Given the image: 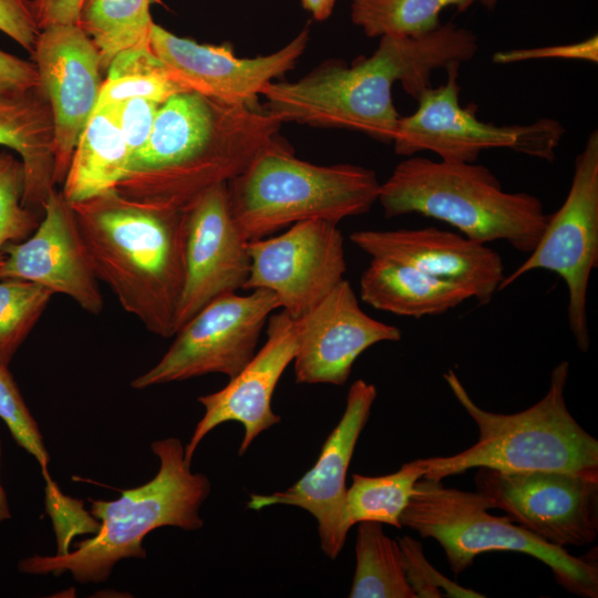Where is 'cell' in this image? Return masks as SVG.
Instances as JSON below:
<instances>
[{"label":"cell","instance_id":"1","mask_svg":"<svg viewBox=\"0 0 598 598\" xmlns=\"http://www.w3.org/2000/svg\"><path fill=\"white\" fill-rule=\"evenodd\" d=\"M476 37L453 23L417 38L383 35L370 56L351 65L331 59L295 82H270L262 107L282 123L357 131L392 143L400 114L392 87L400 82L417 100L436 69L461 65L477 51Z\"/></svg>","mask_w":598,"mask_h":598},{"label":"cell","instance_id":"2","mask_svg":"<svg viewBox=\"0 0 598 598\" xmlns=\"http://www.w3.org/2000/svg\"><path fill=\"white\" fill-rule=\"evenodd\" d=\"M282 124L261 105L227 104L190 91L174 94L161 104L148 140L132 155L116 190L185 209L278 142Z\"/></svg>","mask_w":598,"mask_h":598},{"label":"cell","instance_id":"3","mask_svg":"<svg viewBox=\"0 0 598 598\" xmlns=\"http://www.w3.org/2000/svg\"><path fill=\"white\" fill-rule=\"evenodd\" d=\"M92 268L152 333H176L184 283L185 209L116 189L70 204Z\"/></svg>","mask_w":598,"mask_h":598},{"label":"cell","instance_id":"4","mask_svg":"<svg viewBox=\"0 0 598 598\" xmlns=\"http://www.w3.org/2000/svg\"><path fill=\"white\" fill-rule=\"evenodd\" d=\"M152 451L159 468L151 481L121 491L113 501L90 499V514L100 522L92 538L78 542L76 549L65 554L21 559L19 570L41 576L69 571L79 582H102L120 560L144 559L143 540L156 528L199 529L204 525L199 508L210 493L209 478L192 472L177 437L153 442Z\"/></svg>","mask_w":598,"mask_h":598},{"label":"cell","instance_id":"5","mask_svg":"<svg viewBox=\"0 0 598 598\" xmlns=\"http://www.w3.org/2000/svg\"><path fill=\"white\" fill-rule=\"evenodd\" d=\"M378 202L386 218L420 214L447 223L474 241L504 240L526 254L537 245L549 217L538 197L503 190L483 165L414 155L381 183Z\"/></svg>","mask_w":598,"mask_h":598},{"label":"cell","instance_id":"6","mask_svg":"<svg viewBox=\"0 0 598 598\" xmlns=\"http://www.w3.org/2000/svg\"><path fill=\"white\" fill-rule=\"evenodd\" d=\"M569 362L551 371L546 394L513 414L485 411L467 393L453 370L444 374L452 393L478 429L468 448L451 456L422 458L423 477L442 481L471 468L502 472L560 471L598 473V441L570 414L565 401Z\"/></svg>","mask_w":598,"mask_h":598},{"label":"cell","instance_id":"7","mask_svg":"<svg viewBox=\"0 0 598 598\" xmlns=\"http://www.w3.org/2000/svg\"><path fill=\"white\" fill-rule=\"evenodd\" d=\"M374 171L354 164L317 165L297 158L282 138L227 183L233 220L247 240L310 219L334 224L378 202Z\"/></svg>","mask_w":598,"mask_h":598},{"label":"cell","instance_id":"8","mask_svg":"<svg viewBox=\"0 0 598 598\" xmlns=\"http://www.w3.org/2000/svg\"><path fill=\"white\" fill-rule=\"evenodd\" d=\"M489 503L478 492L444 486L422 477L404 508L400 523L423 538H434L444 549L450 568L460 574L486 551H517L547 565L566 590L585 598L598 597L597 548L585 556L570 555L550 545L508 515L488 513Z\"/></svg>","mask_w":598,"mask_h":598},{"label":"cell","instance_id":"9","mask_svg":"<svg viewBox=\"0 0 598 598\" xmlns=\"http://www.w3.org/2000/svg\"><path fill=\"white\" fill-rule=\"evenodd\" d=\"M446 69L445 84L426 89L416 111L400 118L394 152L413 156L430 151L446 162L475 163L491 148H509L516 153L554 161L564 126L554 118H540L526 125H494L476 116V106L460 104L458 69Z\"/></svg>","mask_w":598,"mask_h":598},{"label":"cell","instance_id":"10","mask_svg":"<svg viewBox=\"0 0 598 598\" xmlns=\"http://www.w3.org/2000/svg\"><path fill=\"white\" fill-rule=\"evenodd\" d=\"M597 266L598 132L595 130L576 156L566 199L556 213L549 215L529 256L504 277L499 290L532 270L545 269L557 274L568 290L567 319L576 347L587 352L590 344L587 291L590 274Z\"/></svg>","mask_w":598,"mask_h":598},{"label":"cell","instance_id":"11","mask_svg":"<svg viewBox=\"0 0 598 598\" xmlns=\"http://www.w3.org/2000/svg\"><path fill=\"white\" fill-rule=\"evenodd\" d=\"M279 308L276 295L261 288L216 298L178 329L162 359L131 386L142 390L209 373L234 378L257 352L260 334Z\"/></svg>","mask_w":598,"mask_h":598},{"label":"cell","instance_id":"12","mask_svg":"<svg viewBox=\"0 0 598 598\" xmlns=\"http://www.w3.org/2000/svg\"><path fill=\"white\" fill-rule=\"evenodd\" d=\"M477 470L476 492L489 508L504 511L543 542L565 548L596 539L598 473Z\"/></svg>","mask_w":598,"mask_h":598},{"label":"cell","instance_id":"13","mask_svg":"<svg viewBox=\"0 0 598 598\" xmlns=\"http://www.w3.org/2000/svg\"><path fill=\"white\" fill-rule=\"evenodd\" d=\"M250 272L245 290L267 289L280 309L298 319L320 302L347 271L338 224L310 219L278 236L248 241Z\"/></svg>","mask_w":598,"mask_h":598},{"label":"cell","instance_id":"14","mask_svg":"<svg viewBox=\"0 0 598 598\" xmlns=\"http://www.w3.org/2000/svg\"><path fill=\"white\" fill-rule=\"evenodd\" d=\"M375 398L373 384L361 379L354 381L347 394L344 412L326 439L315 465L283 491L250 495L247 508L260 511L289 505L307 511L317 520L321 550L336 559L352 527L347 516V472Z\"/></svg>","mask_w":598,"mask_h":598},{"label":"cell","instance_id":"15","mask_svg":"<svg viewBox=\"0 0 598 598\" xmlns=\"http://www.w3.org/2000/svg\"><path fill=\"white\" fill-rule=\"evenodd\" d=\"M31 59L52 112L54 184H63L76 143L99 103L101 56L78 24H53L40 31Z\"/></svg>","mask_w":598,"mask_h":598},{"label":"cell","instance_id":"16","mask_svg":"<svg viewBox=\"0 0 598 598\" xmlns=\"http://www.w3.org/2000/svg\"><path fill=\"white\" fill-rule=\"evenodd\" d=\"M309 40L307 25L274 53L239 58L227 43L200 44L155 23L150 45L185 90L227 104L257 106L264 87L295 68Z\"/></svg>","mask_w":598,"mask_h":598},{"label":"cell","instance_id":"17","mask_svg":"<svg viewBox=\"0 0 598 598\" xmlns=\"http://www.w3.org/2000/svg\"><path fill=\"white\" fill-rule=\"evenodd\" d=\"M250 265L248 241L230 214L227 183L216 185L185 208L184 283L176 332L210 301L244 289Z\"/></svg>","mask_w":598,"mask_h":598},{"label":"cell","instance_id":"18","mask_svg":"<svg viewBox=\"0 0 598 598\" xmlns=\"http://www.w3.org/2000/svg\"><path fill=\"white\" fill-rule=\"evenodd\" d=\"M0 279H21L53 293L72 298L82 309L99 315L104 307L99 279L92 268L71 205L55 188L43 217L24 240L3 247Z\"/></svg>","mask_w":598,"mask_h":598},{"label":"cell","instance_id":"19","mask_svg":"<svg viewBox=\"0 0 598 598\" xmlns=\"http://www.w3.org/2000/svg\"><path fill=\"white\" fill-rule=\"evenodd\" d=\"M267 339L246 367L223 389L199 396L205 413L185 445V460L192 464L194 453L204 437L218 425L235 421L243 425L244 436L238 454L244 455L251 443L281 419L272 411L276 386L293 361L297 350V327L285 310L272 313L267 322Z\"/></svg>","mask_w":598,"mask_h":598},{"label":"cell","instance_id":"20","mask_svg":"<svg viewBox=\"0 0 598 598\" xmlns=\"http://www.w3.org/2000/svg\"><path fill=\"white\" fill-rule=\"evenodd\" d=\"M297 383L344 384L357 358L384 341H399L401 330L367 315L350 282L343 279L320 302L296 319Z\"/></svg>","mask_w":598,"mask_h":598},{"label":"cell","instance_id":"21","mask_svg":"<svg viewBox=\"0 0 598 598\" xmlns=\"http://www.w3.org/2000/svg\"><path fill=\"white\" fill-rule=\"evenodd\" d=\"M350 240L371 257L410 265L487 305L505 277L501 256L486 244L435 227L359 230Z\"/></svg>","mask_w":598,"mask_h":598},{"label":"cell","instance_id":"22","mask_svg":"<svg viewBox=\"0 0 598 598\" xmlns=\"http://www.w3.org/2000/svg\"><path fill=\"white\" fill-rule=\"evenodd\" d=\"M0 146L14 151L22 162L24 206L43 213L55 184L53 118L40 86L30 90L0 86Z\"/></svg>","mask_w":598,"mask_h":598},{"label":"cell","instance_id":"23","mask_svg":"<svg viewBox=\"0 0 598 598\" xmlns=\"http://www.w3.org/2000/svg\"><path fill=\"white\" fill-rule=\"evenodd\" d=\"M360 296L378 310L412 318L440 315L471 299L453 283L382 257H372L362 272Z\"/></svg>","mask_w":598,"mask_h":598},{"label":"cell","instance_id":"24","mask_svg":"<svg viewBox=\"0 0 598 598\" xmlns=\"http://www.w3.org/2000/svg\"><path fill=\"white\" fill-rule=\"evenodd\" d=\"M131 151L110 106L94 111L74 148L61 190L69 204L116 189L130 171Z\"/></svg>","mask_w":598,"mask_h":598},{"label":"cell","instance_id":"25","mask_svg":"<svg viewBox=\"0 0 598 598\" xmlns=\"http://www.w3.org/2000/svg\"><path fill=\"white\" fill-rule=\"evenodd\" d=\"M151 0H83L78 25L95 45L102 70L123 51L150 47Z\"/></svg>","mask_w":598,"mask_h":598},{"label":"cell","instance_id":"26","mask_svg":"<svg viewBox=\"0 0 598 598\" xmlns=\"http://www.w3.org/2000/svg\"><path fill=\"white\" fill-rule=\"evenodd\" d=\"M355 571L350 598H416L405 574L398 540L388 537L382 524L358 523Z\"/></svg>","mask_w":598,"mask_h":598},{"label":"cell","instance_id":"27","mask_svg":"<svg viewBox=\"0 0 598 598\" xmlns=\"http://www.w3.org/2000/svg\"><path fill=\"white\" fill-rule=\"evenodd\" d=\"M425 474L422 458L404 463L396 472L382 476L352 475L347 489V516L351 526L375 522L401 528V515Z\"/></svg>","mask_w":598,"mask_h":598},{"label":"cell","instance_id":"28","mask_svg":"<svg viewBox=\"0 0 598 598\" xmlns=\"http://www.w3.org/2000/svg\"><path fill=\"white\" fill-rule=\"evenodd\" d=\"M106 72L96 109L132 97L163 103L174 94L189 92L175 81L167 65L155 55L151 45L121 52L113 59Z\"/></svg>","mask_w":598,"mask_h":598},{"label":"cell","instance_id":"29","mask_svg":"<svg viewBox=\"0 0 598 598\" xmlns=\"http://www.w3.org/2000/svg\"><path fill=\"white\" fill-rule=\"evenodd\" d=\"M475 0H351V20L370 38H417L436 30L447 7L466 10Z\"/></svg>","mask_w":598,"mask_h":598},{"label":"cell","instance_id":"30","mask_svg":"<svg viewBox=\"0 0 598 598\" xmlns=\"http://www.w3.org/2000/svg\"><path fill=\"white\" fill-rule=\"evenodd\" d=\"M54 293L21 279H0V361L9 365Z\"/></svg>","mask_w":598,"mask_h":598},{"label":"cell","instance_id":"31","mask_svg":"<svg viewBox=\"0 0 598 598\" xmlns=\"http://www.w3.org/2000/svg\"><path fill=\"white\" fill-rule=\"evenodd\" d=\"M24 169L20 158L0 148V265L3 247L28 238L38 227L39 213L23 204Z\"/></svg>","mask_w":598,"mask_h":598},{"label":"cell","instance_id":"32","mask_svg":"<svg viewBox=\"0 0 598 598\" xmlns=\"http://www.w3.org/2000/svg\"><path fill=\"white\" fill-rule=\"evenodd\" d=\"M0 419L9 429L16 443L39 463L45 482L52 481L48 470L50 456L38 423L30 413L8 365L1 361Z\"/></svg>","mask_w":598,"mask_h":598},{"label":"cell","instance_id":"33","mask_svg":"<svg viewBox=\"0 0 598 598\" xmlns=\"http://www.w3.org/2000/svg\"><path fill=\"white\" fill-rule=\"evenodd\" d=\"M403 555L406 578L419 597H484L480 592L458 586L443 577L425 558L422 545L404 536L398 539Z\"/></svg>","mask_w":598,"mask_h":598},{"label":"cell","instance_id":"34","mask_svg":"<svg viewBox=\"0 0 598 598\" xmlns=\"http://www.w3.org/2000/svg\"><path fill=\"white\" fill-rule=\"evenodd\" d=\"M161 104L150 99L132 97L106 105L110 106L132 155L148 140Z\"/></svg>","mask_w":598,"mask_h":598},{"label":"cell","instance_id":"35","mask_svg":"<svg viewBox=\"0 0 598 598\" xmlns=\"http://www.w3.org/2000/svg\"><path fill=\"white\" fill-rule=\"evenodd\" d=\"M537 59H570L597 62V34L576 43L546 48L503 50L493 55V61L495 63L503 64Z\"/></svg>","mask_w":598,"mask_h":598},{"label":"cell","instance_id":"36","mask_svg":"<svg viewBox=\"0 0 598 598\" xmlns=\"http://www.w3.org/2000/svg\"><path fill=\"white\" fill-rule=\"evenodd\" d=\"M0 31L31 54L40 33L31 0H0Z\"/></svg>","mask_w":598,"mask_h":598},{"label":"cell","instance_id":"37","mask_svg":"<svg viewBox=\"0 0 598 598\" xmlns=\"http://www.w3.org/2000/svg\"><path fill=\"white\" fill-rule=\"evenodd\" d=\"M83 0H31L39 30L53 24H78Z\"/></svg>","mask_w":598,"mask_h":598},{"label":"cell","instance_id":"38","mask_svg":"<svg viewBox=\"0 0 598 598\" xmlns=\"http://www.w3.org/2000/svg\"><path fill=\"white\" fill-rule=\"evenodd\" d=\"M0 86L30 90L39 86L34 63L0 49Z\"/></svg>","mask_w":598,"mask_h":598},{"label":"cell","instance_id":"39","mask_svg":"<svg viewBox=\"0 0 598 598\" xmlns=\"http://www.w3.org/2000/svg\"><path fill=\"white\" fill-rule=\"evenodd\" d=\"M301 3L317 21H324L331 16L336 0H301Z\"/></svg>","mask_w":598,"mask_h":598},{"label":"cell","instance_id":"40","mask_svg":"<svg viewBox=\"0 0 598 598\" xmlns=\"http://www.w3.org/2000/svg\"><path fill=\"white\" fill-rule=\"evenodd\" d=\"M0 463H1V441H0ZM10 517H11V513L9 509L7 495L0 482V523L6 519H9Z\"/></svg>","mask_w":598,"mask_h":598},{"label":"cell","instance_id":"41","mask_svg":"<svg viewBox=\"0 0 598 598\" xmlns=\"http://www.w3.org/2000/svg\"><path fill=\"white\" fill-rule=\"evenodd\" d=\"M475 1H478L484 7L492 9L495 7L498 0H475Z\"/></svg>","mask_w":598,"mask_h":598}]
</instances>
